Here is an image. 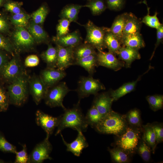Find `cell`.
I'll use <instances>...</instances> for the list:
<instances>
[{"instance_id":"cell-2","label":"cell","mask_w":163,"mask_h":163,"mask_svg":"<svg viewBox=\"0 0 163 163\" xmlns=\"http://www.w3.org/2000/svg\"><path fill=\"white\" fill-rule=\"evenodd\" d=\"M125 117L111 110L103 117L95 128L99 133L119 136L127 126Z\"/></svg>"},{"instance_id":"cell-33","label":"cell","mask_w":163,"mask_h":163,"mask_svg":"<svg viewBox=\"0 0 163 163\" xmlns=\"http://www.w3.org/2000/svg\"><path fill=\"white\" fill-rule=\"evenodd\" d=\"M30 18V15L22 12L19 14H14L8 19L15 27H25L28 26Z\"/></svg>"},{"instance_id":"cell-16","label":"cell","mask_w":163,"mask_h":163,"mask_svg":"<svg viewBox=\"0 0 163 163\" xmlns=\"http://www.w3.org/2000/svg\"><path fill=\"white\" fill-rule=\"evenodd\" d=\"M82 39L78 30L60 37H55L53 40L56 44L63 47H75L81 43Z\"/></svg>"},{"instance_id":"cell-6","label":"cell","mask_w":163,"mask_h":163,"mask_svg":"<svg viewBox=\"0 0 163 163\" xmlns=\"http://www.w3.org/2000/svg\"><path fill=\"white\" fill-rule=\"evenodd\" d=\"M84 26L87 32L85 43L91 45L98 51H103L106 48L104 37L109 28L98 27L89 20Z\"/></svg>"},{"instance_id":"cell-11","label":"cell","mask_w":163,"mask_h":163,"mask_svg":"<svg viewBox=\"0 0 163 163\" xmlns=\"http://www.w3.org/2000/svg\"><path fill=\"white\" fill-rule=\"evenodd\" d=\"M28 85L29 91L36 104L38 105L44 99L48 88L40 76L35 75L30 76Z\"/></svg>"},{"instance_id":"cell-44","label":"cell","mask_w":163,"mask_h":163,"mask_svg":"<svg viewBox=\"0 0 163 163\" xmlns=\"http://www.w3.org/2000/svg\"><path fill=\"white\" fill-rule=\"evenodd\" d=\"M0 150L14 154L17 151L16 147L8 142L1 134H0Z\"/></svg>"},{"instance_id":"cell-17","label":"cell","mask_w":163,"mask_h":163,"mask_svg":"<svg viewBox=\"0 0 163 163\" xmlns=\"http://www.w3.org/2000/svg\"><path fill=\"white\" fill-rule=\"evenodd\" d=\"M76 139L70 143H67L64 140L61 132L60 133L62 140L67 148V151L72 153L75 155L79 156L83 149L87 148L88 144L81 131H78Z\"/></svg>"},{"instance_id":"cell-45","label":"cell","mask_w":163,"mask_h":163,"mask_svg":"<svg viewBox=\"0 0 163 163\" xmlns=\"http://www.w3.org/2000/svg\"><path fill=\"white\" fill-rule=\"evenodd\" d=\"M10 27L8 18L3 13L0 12V33L2 34L8 33Z\"/></svg>"},{"instance_id":"cell-51","label":"cell","mask_w":163,"mask_h":163,"mask_svg":"<svg viewBox=\"0 0 163 163\" xmlns=\"http://www.w3.org/2000/svg\"><path fill=\"white\" fill-rule=\"evenodd\" d=\"M7 52L0 49V69L10 59Z\"/></svg>"},{"instance_id":"cell-23","label":"cell","mask_w":163,"mask_h":163,"mask_svg":"<svg viewBox=\"0 0 163 163\" xmlns=\"http://www.w3.org/2000/svg\"><path fill=\"white\" fill-rule=\"evenodd\" d=\"M83 5L75 4L66 5L62 9L59 17L61 18H65L71 22H76L78 19V15Z\"/></svg>"},{"instance_id":"cell-24","label":"cell","mask_w":163,"mask_h":163,"mask_svg":"<svg viewBox=\"0 0 163 163\" xmlns=\"http://www.w3.org/2000/svg\"><path fill=\"white\" fill-rule=\"evenodd\" d=\"M150 69L149 67V69L144 73L147 72ZM142 76L139 77L136 81L125 83L118 89L111 91L110 95L113 101L118 100L120 98L133 91Z\"/></svg>"},{"instance_id":"cell-7","label":"cell","mask_w":163,"mask_h":163,"mask_svg":"<svg viewBox=\"0 0 163 163\" xmlns=\"http://www.w3.org/2000/svg\"><path fill=\"white\" fill-rule=\"evenodd\" d=\"M70 91L65 82L57 83L48 88L44 98L45 103L51 107H61L64 110L63 100Z\"/></svg>"},{"instance_id":"cell-15","label":"cell","mask_w":163,"mask_h":163,"mask_svg":"<svg viewBox=\"0 0 163 163\" xmlns=\"http://www.w3.org/2000/svg\"><path fill=\"white\" fill-rule=\"evenodd\" d=\"M66 75L65 70L56 68H47L40 72V77L49 88L56 84Z\"/></svg>"},{"instance_id":"cell-9","label":"cell","mask_w":163,"mask_h":163,"mask_svg":"<svg viewBox=\"0 0 163 163\" xmlns=\"http://www.w3.org/2000/svg\"><path fill=\"white\" fill-rule=\"evenodd\" d=\"M105 89L104 86L98 80L91 76L82 77L80 79L77 90L80 99L91 94L96 95L100 91Z\"/></svg>"},{"instance_id":"cell-39","label":"cell","mask_w":163,"mask_h":163,"mask_svg":"<svg viewBox=\"0 0 163 163\" xmlns=\"http://www.w3.org/2000/svg\"><path fill=\"white\" fill-rule=\"evenodd\" d=\"M0 49L4 50L13 56L16 53L11 40L0 33Z\"/></svg>"},{"instance_id":"cell-36","label":"cell","mask_w":163,"mask_h":163,"mask_svg":"<svg viewBox=\"0 0 163 163\" xmlns=\"http://www.w3.org/2000/svg\"><path fill=\"white\" fill-rule=\"evenodd\" d=\"M147 9L148 14L143 18L141 22L150 27L157 29L162 24L157 17L158 13L156 12L153 15H150L149 14V8L148 7Z\"/></svg>"},{"instance_id":"cell-31","label":"cell","mask_w":163,"mask_h":163,"mask_svg":"<svg viewBox=\"0 0 163 163\" xmlns=\"http://www.w3.org/2000/svg\"><path fill=\"white\" fill-rule=\"evenodd\" d=\"M83 7L88 8L93 15L101 14L107 8L105 0H90Z\"/></svg>"},{"instance_id":"cell-29","label":"cell","mask_w":163,"mask_h":163,"mask_svg":"<svg viewBox=\"0 0 163 163\" xmlns=\"http://www.w3.org/2000/svg\"><path fill=\"white\" fill-rule=\"evenodd\" d=\"M142 139L149 146L153 153L157 145L155 134L152 124L148 123L143 126Z\"/></svg>"},{"instance_id":"cell-32","label":"cell","mask_w":163,"mask_h":163,"mask_svg":"<svg viewBox=\"0 0 163 163\" xmlns=\"http://www.w3.org/2000/svg\"><path fill=\"white\" fill-rule=\"evenodd\" d=\"M103 117L95 107L92 105L88 110L85 118L88 125L95 128Z\"/></svg>"},{"instance_id":"cell-1","label":"cell","mask_w":163,"mask_h":163,"mask_svg":"<svg viewBox=\"0 0 163 163\" xmlns=\"http://www.w3.org/2000/svg\"><path fill=\"white\" fill-rule=\"evenodd\" d=\"M79 103L72 108H66L64 110V113L60 116L59 122L55 136L67 128H71L77 131L84 132L86 130L88 125L79 107Z\"/></svg>"},{"instance_id":"cell-8","label":"cell","mask_w":163,"mask_h":163,"mask_svg":"<svg viewBox=\"0 0 163 163\" xmlns=\"http://www.w3.org/2000/svg\"><path fill=\"white\" fill-rule=\"evenodd\" d=\"M12 40L16 53L33 49L36 43L28 30L22 27H15L12 34Z\"/></svg>"},{"instance_id":"cell-37","label":"cell","mask_w":163,"mask_h":163,"mask_svg":"<svg viewBox=\"0 0 163 163\" xmlns=\"http://www.w3.org/2000/svg\"><path fill=\"white\" fill-rule=\"evenodd\" d=\"M146 99L151 109L156 111L161 109L163 105V96L162 95H154L147 96Z\"/></svg>"},{"instance_id":"cell-18","label":"cell","mask_w":163,"mask_h":163,"mask_svg":"<svg viewBox=\"0 0 163 163\" xmlns=\"http://www.w3.org/2000/svg\"><path fill=\"white\" fill-rule=\"evenodd\" d=\"M113 101L110 94L103 93L97 96L92 105L103 117L111 110V105Z\"/></svg>"},{"instance_id":"cell-49","label":"cell","mask_w":163,"mask_h":163,"mask_svg":"<svg viewBox=\"0 0 163 163\" xmlns=\"http://www.w3.org/2000/svg\"><path fill=\"white\" fill-rule=\"evenodd\" d=\"M39 63L38 57L35 55L27 56L24 62V66L26 67H34L37 66Z\"/></svg>"},{"instance_id":"cell-42","label":"cell","mask_w":163,"mask_h":163,"mask_svg":"<svg viewBox=\"0 0 163 163\" xmlns=\"http://www.w3.org/2000/svg\"><path fill=\"white\" fill-rule=\"evenodd\" d=\"M71 22L65 18H61L59 20L56 27V37H60L69 33V26Z\"/></svg>"},{"instance_id":"cell-53","label":"cell","mask_w":163,"mask_h":163,"mask_svg":"<svg viewBox=\"0 0 163 163\" xmlns=\"http://www.w3.org/2000/svg\"><path fill=\"white\" fill-rule=\"evenodd\" d=\"M87 0V1H89L90 0Z\"/></svg>"},{"instance_id":"cell-38","label":"cell","mask_w":163,"mask_h":163,"mask_svg":"<svg viewBox=\"0 0 163 163\" xmlns=\"http://www.w3.org/2000/svg\"><path fill=\"white\" fill-rule=\"evenodd\" d=\"M137 149L139 154L145 161L148 162L149 161L152 150L149 146L143 139L140 142H139Z\"/></svg>"},{"instance_id":"cell-28","label":"cell","mask_w":163,"mask_h":163,"mask_svg":"<svg viewBox=\"0 0 163 163\" xmlns=\"http://www.w3.org/2000/svg\"><path fill=\"white\" fill-rule=\"evenodd\" d=\"M57 56L56 47L48 44L47 49L41 55L43 60L46 63L47 68H56Z\"/></svg>"},{"instance_id":"cell-22","label":"cell","mask_w":163,"mask_h":163,"mask_svg":"<svg viewBox=\"0 0 163 163\" xmlns=\"http://www.w3.org/2000/svg\"><path fill=\"white\" fill-rule=\"evenodd\" d=\"M141 23V21L134 14L128 13L123 29V36L140 33Z\"/></svg>"},{"instance_id":"cell-4","label":"cell","mask_w":163,"mask_h":163,"mask_svg":"<svg viewBox=\"0 0 163 163\" xmlns=\"http://www.w3.org/2000/svg\"><path fill=\"white\" fill-rule=\"evenodd\" d=\"M0 69V82L9 84L26 72L18 55L16 53Z\"/></svg>"},{"instance_id":"cell-26","label":"cell","mask_w":163,"mask_h":163,"mask_svg":"<svg viewBox=\"0 0 163 163\" xmlns=\"http://www.w3.org/2000/svg\"><path fill=\"white\" fill-rule=\"evenodd\" d=\"M74 64L82 67L91 75L95 71V67L97 66V54L76 59Z\"/></svg>"},{"instance_id":"cell-14","label":"cell","mask_w":163,"mask_h":163,"mask_svg":"<svg viewBox=\"0 0 163 163\" xmlns=\"http://www.w3.org/2000/svg\"><path fill=\"white\" fill-rule=\"evenodd\" d=\"M56 47L57 50L56 67L57 69L65 70L74 65V48L63 47L58 45H56Z\"/></svg>"},{"instance_id":"cell-3","label":"cell","mask_w":163,"mask_h":163,"mask_svg":"<svg viewBox=\"0 0 163 163\" xmlns=\"http://www.w3.org/2000/svg\"><path fill=\"white\" fill-rule=\"evenodd\" d=\"M30 76L26 72L8 84L7 91L10 104L20 106L26 101L29 92Z\"/></svg>"},{"instance_id":"cell-20","label":"cell","mask_w":163,"mask_h":163,"mask_svg":"<svg viewBox=\"0 0 163 163\" xmlns=\"http://www.w3.org/2000/svg\"><path fill=\"white\" fill-rule=\"evenodd\" d=\"M117 55L120 59L125 62L126 68L130 67L131 63L135 60L141 58L138 50L123 46L120 49Z\"/></svg>"},{"instance_id":"cell-52","label":"cell","mask_w":163,"mask_h":163,"mask_svg":"<svg viewBox=\"0 0 163 163\" xmlns=\"http://www.w3.org/2000/svg\"><path fill=\"white\" fill-rule=\"evenodd\" d=\"M8 0H0V7L3 6L4 4Z\"/></svg>"},{"instance_id":"cell-47","label":"cell","mask_w":163,"mask_h":163,"mask_svg":"<svg viewBox=\"0 0 163 163\" xmlns=\"http://www.w3.org/2000/svg\"><path fill=\"white\" fill-rule=\"evenodd\" d=\"M23 149L22 150L19 152L16 151V158L14 163H26L28 162L29 156L27 153V148L26 145H21Z\"/></svg>"},{"instance_id":"cell-27","label":"cell","mask_w":163,"mask_h":163,"mask_svg":"<svg viewBox=\"0 0 163 163\" xmlns=\"http://www.w3.org/2000/svg\"><path fill=\"white\" fill-rule=\"evenodd\" d=\"M128 13L125 12L118 15L115 18L109 31L121 41L123 36V29Z\"/></svg>"},{"instance_id":"cell-13","label":"cell","mask_w":163,"mask_h":163,"mask_svg":"<svg viewBox=\"0 0 163 163\" xmlns=\"http://www.w3.org/2000/svg\"><path fill=\"white\" fill-rule=\"evenodd\" d=\"M60 116L53 117L43 112L37 110L36 113V122L46 132V135L50 136L55 128L57 127L59 122Z\"/></svg>"},{"instance_id":"cell-40","label":"cell","mask_w":163,"mask_h":163,"mask_svg":"<svg viewBox=\"0 0 163 163\" xmlns=\"http://www.w3.org/2000/svg\"><path fill=\"white\" fill-rule=\"evenodd\" d=\"M126 118L131 126L137 128L140 126V115L137 109H134L130 110L127 114Z\"/></svg>"},{"instance_id":"cell-50","label":"cell","mask_w":163,"mask_h":163,"mask_svg":"<svg viewBox=\"0 0 163 163\" xmlns=\"http://www.w3.org/2000/svg\"><path fill=\"white\" fill-rule=\"evenodd\" d=\"M157 30V40L155 44V47L154 51L152 55L150 60H151L153 58L155 52L156 48L163 41V25H161Z\"/></svg>"},{"instance_id":"cell-21","label":"cell","mask_w":163,"mask_h":163,"mask_svg":"<svg viewBox=\"0 0 163 163\" xmlns=\"http://www.w3.org/2000/svg\"><path fill=\"white\" fill-rule=\"evenodd\" d=\"M121 42L122 46L138 50L145 46L140 33L124 35L122 38Z\"/></svg>"},{"instance_id":"cell-46","label":"cell","mask_w":163,"mask_h":163,"mask_svg":"<svg viewBox=\"0 0 163 163\" xmlns=\"http://www.w3.org/2000/svg\"><path fill=\"white\" fill-rule=\"evenodd\" d=\"M126 0H106L107 8L111 10L119 11L123 8Z\"/></svg>"},{"instance_id":"cell-19","label":"cell","mask_w":163,"mask_h":163,"mask_svg":"<svg viewBox=\"0 0 163 163\" xmlns=\"http://www.w3.org/2000/svg\"><path fill=\"white\" fill-rule=\"evenodd\" d=\"M27 27V30L36 43H39L48 41L49 37L46 32L39 24L35 23L32 20L29 21Z\"/></svg>"},{"instance_id":"cell-34","label":"cell","mask_w":163,"mask_h":163,"mask_svg":"<svg viewBox=\"0 0 163 163\" xmlns=\"http://www.w3.org/2000/svg\"><path fill=\"white\" fill-rule=\"evenodd\" d=\"M108 150L112 160L117 163L128 162L129 160V154L121 149L117 147L109 149Z\"/></svg>"},{"instance_id":"cell-54","label":"cell","mask_w":163,"mask_h":163,"mask_svg":"<svg viewBox=\"0 0 163 163\" xmlns=\"http://www.w3.org/2000/svg\"><path fill=\"white\" fill-rule=\"evenodd\" d=\"M1 110H0V112H1Z\"/></svg>"},{"instance_id":"cell-41","label":"cell","mask_w":163,"mask_h":163,"mask_svg":"<svg viewBox=\"0 0 163 163\" xmlns=\"http://www.w3.org/2000/svg\"><path fill=\"white\" fill-rule=\"evenodd\" d=\"M10 104L9 96L7 91L0 83V110L2 111H6Z\"/></svg>"},{"instance_id":"cell-25","label":"cell","mask_w":163,"mask_h":163,"mask_svg":"<svg viewBox=\"0 0 163 163\" xmlns=\"http://www.w3.org/2000/svg\"><path fill=\"white\" fill-rule=\"evenodd\" d=\"M104 43L106 48L109 52L115 55H117L121 47L120 40L109 30L106 33L104 37Z\"/></svg>"},{"instance_id":"cell-30","label":"cell","mask_w":163,"mask_h":163,"mask_svg":"<svg viewBox=\"0 0 163 163\" xmlns=\"http://www.w3.org/2000/svg\"><path fill=\"white\" fill-rule=\"evenodd\" d=\"M95 49L88 44L81 43L74 49L75 60L91 55L96 54Z\"/></svg>"},{"instance_id":"cell-43","label":"cell","mask_w":163,"mask_h":163,"mask_svg":"<svg viewBox=\"0 0 163 163\" xmlns=\"http://www.w3.org/2000/svg\"><path fill=\"white\" fill-rule=\"evenodd\" d=\"M21 6V3L8 0L4 4L3 6L6 11L14 14H16L22 12Z\"/></svg>"},{"instance_id":"cell-35","label":"cell","mask_w":163,"mask_h":163,"mask_svg":"<svg viewBox=\"0 0 163 163\" xmlns=\"http://www.w3.org/2000/svg\"><path fill=\"white\" fill-rule=\"evenodd\" d=\"M48 11L47 6L43 5L31 14V18L36 24H42L44 22L48 13Z\"/></svg>"},{"instance_id":"cell-48","label":"cell","mask_w":163,"mask_h":163,"mask_svg":"<svg viewBox=\"0 0 163 163\" xmlns=\"http://www.w3.org/2000/svg\"><path fill=\"white\" fill-rule=\"evenodd\" d=\"M152 125L155 134L157 144L162 142L163 140L162 125L159 123H155Z\"/></svg>"},{"instance_id":"cell-10","label":"cell","mask_w":163,"mask_h":163,"mask_svg":"<svg viewBox=\"0 0 163 163\" xmlns=\"http://www.w3.org/2000/svg\"><path fill=\"white\" fill-rule=\"evenodd\" d=\"M46 135L45 139L37 144L29 156L28 163H41L45 160H51L50 155L52 150V146Z\"/></svg>"},{"instance_id":"cell-12","label":"cell","mask_w":163,"mask_h":163,"mask_svg":"<svg viewBox=\"0 0 163 163\" xmlns=\"http://www.w3.org/2000/svg\"><path fill=\"white\" fill-rule=\"evenodd\" d=\"M97 65L111 69L115 71L121 69L125 65L113 54L108 51H98L97 53Z\"/></svg>"},{"instance_id":"cell-5","label":"cell","mask_w":163,"mask_h":163,"mask_svg":"<svg viewBox=\"0 0 163 163\" xmlns=\"http://www.w3.org/2000/svg\"><path fill=\"white\" fill-rule=\"evenodd\" d=\"M137 127L127 126L116 142L117 147L122 149L129 155L137 149L140 139V132Z\"/></svg>"}]
</instances>
